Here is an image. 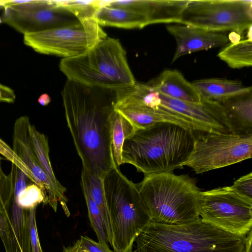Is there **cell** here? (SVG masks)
<instances>
[{"label": "cell", "instance_id": "cell-40", "mask_svg": "<svg viewBox=\"0 0 252 252\" xmlns=\"http://www.w3.org/2000/svg\"><path fill=\"white\" fill-rule=\"evenodd\" d=\"M113 249L114 252H122L120 250L116 248H114Z\"/></svg>", "mask_w": 252, "mask_h": 252}, {"label": "cell", "instance_id": "cell-26", "mask_svg": "<svg viewBox=\"0 0 252 252\" xmlns=\"http://www.w3.org/2000/svg\"><path fill=\"white\" fill-rule=\"evenodd\" d=\"M80 185L86 200L90 221L98 242L108 244V239L105 231L101 215L91 195L87 182L82 174Z\"/></svg>", "mask_w": 252, "mask_h": 252}, {"label": "cell", "instance_id": "cell-7", "mask_svg": "<svg viewBox=\"0 0 252 252\" xmlns=\"http://www.w3.org/2000/svg\"><path fill=\"white\" fill-rule=\"evenodd\" d=\"M195 133L192 150L183 166L202 174L251 158L252 134Z\"/></svg>", "mask_w": 252, "mask_h": 252}, {"label": "cell", "instance_id": "cell-9", "mask_svg": "<svg viewBox=\"0 0 252 252\" xmlns=\"http://www.w3.org/2000/svg\"><path fill=\"white\" fill-rule=\"evenodd\" d=\"M198 211L204 221L230 234L246 237L252 230V200L230 186L201 191Z\"/></svg>", "mask_w": 252, "mask_h": 252}, {"label": "cell", "instance_id": "cell-33", "mask_svg": "<svg viewBox=\"0 0 252 252\" xmlns=\"http://www.w3.org/2000/svg\"><path fill=\"white\" fill-rule=\"evenodd\" d=\"M82 246L89 252H114L111 251L107 244L96 242L86 236H81Z\"/></svg>", "mask_w": 252, "mask_h": 252}, {"label": "cell", "instance_id": "cell-30", "mask_svg": "<svg viewBox=\"0 0 252 252\" xmlns=\"http://www.w3.org/2000/svg\"><path fill=\"white\" fill-rule=\"evenodd\" d=\"M236 192L242 196L252 200V173L242 176L230 186Z\"/></svg>", "mask_w": 252, "mask_h": 252}, {"label": "cell", "instance_id": "cell-14", "mask_svg": "<svg viewBox=\"0 0 252 252\" xmlns=\"http://www.w3.org/2000/svg\"><path fill=\"white\" fill-rule=\"evenodd\" d=\"M166 28L176 42L172 63L184 55L219 47L228 41V36L223 32L181 24L169 25Z\"/></svg>", "mask_w": 252, "mask_h": 252}, {"label": "cell", "instance_id": "cell-15", "mask_svg": "<svg viewBox=\"0 0 252 252\" xmlns=\"http://www.w3.org/2000/svg\"><path fill=\"white\" fill-rule=\"evenodd\" d=\"M104 5L132 10L143 15L148 25L159 23L181 24L182 12L188 0H104Z\"/></svg>", "mask_w": 252, "mask_h": 252}, {"label": "cell", "instance_id": "cell-13", "mask_svg": "<svg viewBox=\"0 0 252 252\" xmlns=\"http://www.w3.org/2000/svg\"><path fill=\"white\" fill-rule=\"evenodd\" d=\"M30 210L20 207L13 195L0 207V237L5 252H31Z\"/></svg>", "mask_w": 252, "mask_h": 252}, {"label": "cell", "instance_id": "cell-37", "mask_svg": "<svg viewBox=\"0 0 252 252\" xmlns=\"http://www.w3.org/2000/svg\"><path fill=\"white\" fill-rule=\"evenodd\" d=\"M51 101L50 96L47 94H41L38 99V102L42 106L48 105Z\"/></svg>", "mask_w": 252, "mask_h": 252}, {"label": "cell", "instance_id": "cell-6", "mask_svg": "<svg viewBox=\"0 0 252 252\" xmlns=\"http://www.w3.org/2000/svg\"><path fill=\"white\" fill-rule=\"evenodd\" d=\"M107 36L94 18L24 34L23 42L42 54L69 58L82 55Z\"/></svg>", "mask_w": 252, "mask_h": 252}, {"label": "cell", "instance_id": "cell-31", "mask_svg": "<svg viewBox=\"0 0 252 252\" xmlns=\"http://www.w3.org/2000/svg\"><path fill=\"white\" fill-rule=\"evenodd\" d=\"M0 154L7 160L12 163L15 164L17 167L25 172L31 179L33 178L32 175L27 166L21 159L15 154L11 148L6 143L0 138Z\"/></svg>", "mask_w": 252, "mask_h": 252}, {"label": "cell", "instance_id": "cell-20", "mask_svg": "<svg viewBox=\"0 0 252 252\" xmlns=\"http://www.w3.org/2000/svg\"><path fill=\"white\" fill-rule=\"evenodd\" d=\"M191 83L202 99L217 102L252 91L251 86H245L235 80L209 78L196 80Z\"/></svg>", "mask_w": 252, "mask_h": 252}, {"label": "cell", "instance_id": "cell-21", "mask_svg": "<svg viewBox=\"0 0 252 252\" xmlns=\"http://www.w3.org/2000/svg\"><path fill=\"white\" fill-rule=\"evenodd\" d=\"M94 19L100 26L131 29H142L148 25L141 14L129 9L104 5L103 0Z\"/></svg>", "mask_w": 252, "mask_h": 252}, {"label": "cell", "instance_id": "cell-38", "mask_svg": "<svg viewBox=\"0 0 252 252\" xmlns=\"http://www.w3.org/2000/svg\"><path fill=\"white\" fill-rule=\"evenodd\" d=\"M228 38V40L231 41V43H236L241 40V35L235 32H232L229 34Z\"/></svg>", "mask_w": 252, "mask_h": 252}, {"label": "cell", "instance_id": "cell-34", "mask_svg": "<svg viewBox=\"0 0 252 252\" xmlns=\"http://www.w3.org/2000/svg\"><path fill=\"white\" fill-rule=\"evenodd\" d=\"M16 98L14 90L0 83V102L13 103Z\"/></svg>", "mask_w": 252, "mask_h": 252}, {"label": "cell", "instance_id": "cell-27", "mask_svg": "<svg viewBox=\"0 0 252 252\" xmlns=\"http://www.w3.org/2000/svg\"><path fill=\"white\" fill-rule=\"evenodd\" d=\"M60 6L73 14L79 20L94 18L103 0H56Z\"/></svg>", "mask_w": 252, "mask_h": 252}, {"label": "cell", "instance_id": "cell-39", "mask_svg": "<svg viewBox=\"0 0 252 252\" xmlns=\"http://www.w3.org/2000/svg\"><path fill=\"white\" fill-rule=\"evenodd\" d=\"M6 0H0V7H3Z\"/></svg>", "mask_w": 252, "mask_h": 252}, {"label": "cell", "instance_id": "cell-23", "mask_svg": "<svg viewBox=\"0 0 252 252\" xmlns=\"http://www.w3.org/2000/svg\"><path fill=\"white\" fill-rule=\"evenodd\" d=\"M81 174L88 184L91 195L98 207L102 217L108 243L112 247L113 233L108 209L103 188L102 178L97 177L82 168Z\"/></svg>", "mask_w": 252, "mask_h": 252}, {"label": "cell", "instance_id": "cell-36", "mask_svg": "<svg viewBox=\"0 0 252 252\" xmlns=\"http://www.w3.org/2000/svg\"><path fill=\"white\" fill-rule=\"evenodd\" d=\"M252 230L249 232L245 237L244 248L242 252H252Z\"/></svg>", "mask_w": 252, "mask_h": 252}, {"label": "cell", "instance_id": "cell-16", "mask_svg": "<svg viewBox=\"0 0 252 252\" xmlns=\"http://www.w3.org/2000/svg\"><path fill=\"white\" fill-rule=\"evenodd\" d=\"M219 102L223 107L231 133L252 134V91Z\"/></svg>", "mask_w": 252, "mask_h": 252}, {"label": "cell", "instance_id": "cell-19", "mask_svg": "<svg viewBox=\"0 0 252 252\" xmlns=\"http://www.w3.org/2000/svg\"><path fill=\"white\" fill-rule=\"evenodd\" d=\"M31 140L34 151L39 164L51 183L58 201L67 217L70 215L69 211L67 206V198L65 192L66 190L57 180L53 170L49 158V146L47 137L37 130L33 125L30 127Z\"/></svg>", "mask_w": 252, "mask_h": 252}, {"label": "cell", "instance_id": "cell-2", "mask_svg": "<svg viewBox=\"0 0 252 252\" xmlns=\"http://www.w3.org/2000/svg\"><path fill=\"white\" fill-rule=\"evenodd\" d=\"M195 133L167 122L136 130L124 142L123 163L144 175L182 168L192 150Z\"/></svg>", "mask_w": 252, "mask_h": 252}, {"label": "cell", "instance_id": "cell-11", "mask_svg": "<svg viewBox=\"0 0 252 252\" xmlns=\"http://www.w3.org/2000/svg\"><path fill=\"white\" fill-rule=\"evenodd\" d=\"M89 63L118 88L134 85L126 52L118 39L107 36L83 54Z\"/></svg>", "mask_w": 252, "mask_h": 252}, {"label": "cell", "instance_id": "cell-22", "mask_svg": "<svg viewBox=\"0 0 252 252\" xmlns=\"http://www.w3.org/2000/svg\"><path fill=\"white\" fill-rule=\"evenodd\" d=\"M136 129L131 123L115 110L111 124V151L114 163L119 168L123 164L122 150L125 139Z\"/></svg>", "mask_w": 252, "mask_h": 252}, {"label": "cell", "instance_id": "cell-4", "mask_svg": "<svg viewBox=\"0 0 252 252\" xmlns=\"http://www.w3.org/2000/svg\"><path fill=\"white\" fill-rule=\"evenodd\" d=\"M151 220L169 225L183 224L199 218L200 189L187 175L163 172L144 175L136 184Z\"/></svg>", "mask_w": 252, "mask_h": 252}, {"label": "cell", "instance_id": "cell-24", "mask_svg": "<svg viewBox=\"0 0 252 252\" xmlns=\"http://www.w3.org/2000/svg\"><path fill=\"white\" fill-rule=\"evenodd\" d=\"M218 57L234 69L252 65V39H246L231 43L218 54Z\"/></svg>", "mask_w": 252, "mask_h": 252}, {"label": "cell", "instance_id": "cell-32", "mask_svg": "<svg viewBox=\"0 0 252 252\" xmlns=\"http://www.w3.org/2000/svg\"><path fill=\"white\" fill-rule=\"evenodd\" d=\"M36 208L29 211L31 252H43L37 232L35 217Z\"/></svg>", "mask_w": 252, "mask_h": 252}, {"label": "cell", "instance_id": "cell-5", "mask_svg": "<svg viewBox=\"0 0 252 252\" xmlns=\"http://www.w3.org/2000/svg\"><path fill=\"white\" fill-rule=\"evenodd\" d=\"M105 198L113 233V248L132 252L138 234L151 218L136 184L115 167L102 178Z\"/></svg>", "mask_w": 252, "mask_h": 252}, {"label": "cell", "instance_id": "cell-12", "mask_svg": "<svg viewBox=\"0 0 252 252\" xmlns=\"http://www.w3.org/2000/svg\"><path fill=\"white\" fill-rule=\"evenodd\" d=\"M29 117L23 116L17 118L14 124L12 150L27 166L34 178L35 184L43 191L45 204H48L57 212L58 200L48 177L41 168L32 142Z\"/></svg>", "mask_w": 252, "mask_h": 252}, {"label": "cell", "instance_id": "cell-29", "mask_svg": "<svg viewBox=\"0 0 252 252\" xmlns=\"http://www.w3.org/2000/svg\"><path fill=\"white\" fill-rule=\"evenodd\" d=\"M13 195V182L11 173L6 175L0 167V207L6 205Z\"/></svg>", "mask_w": 252, "mask_h": 252}, {"label": "cell", "instance_id": "cell-35", "mask_svg": "<svg viewBox=\"0 0 252 252\" xmlns=\"http://www.w3.org/2000/svg\"><path fill=\"white\" fill-rule=\"evenodd\" d=\"M63 252H89L81 245L80 239L78 240L73 246L64 247Z\"/></svg>", "mask_w": 252, "mask_h": 252}, {"label": "cell", "instance_id": "cell-41", "mask_svg": "<svg viewBox=\"0 0 252 252\" xmlns=\"http://www.w3.org/2000/svg\"></svg>", "mask_w": 252, "mask_h": 252}, {"label": "cell", "instance_id": "cell-1", "mask_svg": "<svg viewBox=\"0 0 252 252\" xmlns=\"http://www.w3.org/2000/svg\"><path fill=\"white\" fill-rule=\"evenodd\" d=\"M119 88L67 79L61 93L67 126L82 168L101 178L116 167L110 133Z\"/></svg>", "mask_w": 252, "mask_h": 252}, {"label": "cell", "instance_id": "cell-8", "mask_svg": "<svg viewBox=\"0 0 252 252\" xmlns=\"http://www.w3.org/2000/svg\"><path fill=\"white\" fill-rule=\"evenodd\" d=\"M181 24L215 32L229 31L241 35L252 26V1L189 0Z\"/></svg>", "mask_w": 252, "mask_h": 252}, {"label": "cell", "instance_id": "cell-17", "mask_svg": "<svg viewBox=\"0 0 252 252\" xmlns=\"http://www.w3.org/2000/svg\"><path fill=\"white\" fill-rule=\"evenodd\" d=\"M148 83L159 93L183 101L199 103L201 98L191 83L175 69H165Z\"/></svg>", "mask_w": 252, "mask_h": 252}, {"label": "cell", "instance_id": "cell-10", "mask_svg": "<svg viewBox=\"0 0 252 252\" xmlns=\"http://www.w3.org/2000/svg\"><path fill=\"white\" fill-rule=\"evenodd\" d=\"M2 8V22L23 35L80 21L56 0H6Z\"/></svg>", "mask_w": 252, "mask_h": 252}, {"label": "cell", "instance_id": "cell-18", "mask_svg": "<svg viewBox=\"0 0 252 252\" xmlns=\"http://www.w3.org/2000/svg\"><path fill=\"white\" fill-rule=\"evenodd\" d=\"M60 70L67 79L83 85L108 88H119L113 82L97 72L88 62L83 54L62 59Z\"/></svg>", "mask_w": 252, "mask_h": 252}, {"label": "cell", "instance_id": "cell-25", "mask_svg": "<svg viewBox=\"0 0 252 252\" xmlns=\"http://www.w3.org/2000/svg\"><path fill=\"white\" fill-rule=\"evenodd\" d=\"M128 119L136 130L148 128L160 122L173 123L168 116L160 112L143 108H121L115 109Z\"/></svg>", "mask_w": 252, "mask_h": 252}, {"label": "cell", "instance_id": "cell-28", "mask_svg": "<svg viewBox=\"0 0 252 252\" xmlns=\"http://www.w3.org/2000/svg\"><path fill=\"white\" fill-rule=\"evenodd\" d=\"M18 205L22 208L30 210L43 203L45 204V196L36 184L31 183L17 196L13 195Z\"/></svg>", "mask_w": 252, "mask_h": 252}, {"label": "cell", "instance_id": "cell-3", "mask_svg": "<svg viewBox=\"0 0 252 252\" xmlns=\"http://www.w3.org/2000/svg\"><path fill=\"white\" fill-rule=\"evenodd\" d=\"M245 239L199 218L179 225L151 220L135 241L138 252H242Z\"/></svg>", "mask_w": 252, "mask_h": 252}]
</instances>
